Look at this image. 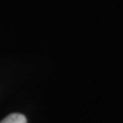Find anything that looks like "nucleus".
Returning a JSON list of instances; mask_svg holds the SVG:
<instances>
[{
	"mask_svg": "<svg viewBox=\"0 0 123 123\" xmlns=\"http://www.w3.org/2000/svg\"><path fill=\"white\" fill-rule=\"evenodd\" d=\"M0 123H27L26 117L19 113H13L6 116Z\"/></svg>",
	"mask_w": 123,
	"mask_h": 123,
	"instance_id": "1",
	"label": "nucleus"
}]
</instances>
